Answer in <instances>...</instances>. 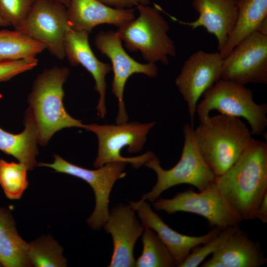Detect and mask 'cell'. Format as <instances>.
Instances as JSON below:
<instances>
[{
    "instance_id": "obj_3",
    "label": "cell",
    "mask_w": 267,
    "mask_h": 267,
    "mask_svg": "<svg viewBox=\"0 0 267 267\" xmlns=\"http://www.w3.org/2000/svg\"><path fill=\"white\" fill-rule=\"evenodd\" d=\"M194 133L199 151L215 176L236 162L253 138L240 118L222 114L200 122Z\"/></svg>"
},
{
    "instance_id": "obj_19",
    "label": "cell",
    "mask_w": 267,
    "mask_h": 267,
    "mask_svg": "<svg viewBox=\"0 0 267 267\" xmlns=\"http://www.w3.org/2000/svg\"><path fill=\"white\" fill-rule=\"evenodd\" d=\"M202 267H260L267 264L258 242L238 227Z\"/></svg>"
},
{
    "instance_id": "obj_17",
    "label": "cell",
    "mask_w": 267,
    "mask_h": 267,
    "mask_svg": "<svg viewBox=\"0 0 267 267\" xmlns=\"http://www.w3.org/2000/svg\"><path fill=\"white\" fill-rule=\"evenodd\" d=\"M192 5L199 13L191 22L180 21L192 29L204 27L216 38L220 52L224 47L236 23L237 10L236 0H192Z\"/></svg>"
},
{
    "instance_id": "obj_12",
    "label": "cell",
    "mask_w": 267,
    "mask_h": 267,
    "mask_svg": "<svg viewBox=\"0 0 267 267\" xmlns=\"http://www.w3.org/2000/svg\"><path fill=\"white\" fill-rule=\"evenodd\" d=\"M122 40L117 31H100L96 35L94 44L103 54L109 58L113 71L112 92L118 101L117 124L127 122L128 119L123 99L124 91L128 79L132 75L141 73L149 77H156L158 68L153 62L139 63L125 50Z\"/></svg>"
},
{
    "instance_id": "obj_34",
    "label": "cell",
    "mask_w": 267,
    "mask_h": 267,
    "mask_svg": "<svg viewBox=\"0 0 267 267\" xmlns=\"http://www.w3.org/2000/svg\"><path fill=\"white\" fill-rule=\"evenodd\" d=\"M0 267H1V265H0Z\"/></svg>"
},
{
    "instance_id": "obj_6",
    "label": "cell",
    "mask_w": 267,
    "mask_h": 267,
    "mask_svg": "<svg viewBox=\"0 0 267 267\" xmlns=\"http://www.w3.org/2000/svg\"><path fill=\"white\" fill-rule=\"evenodd\" d=\"M137 18L118 28L117 32L126 47L139 51L147 62L169 63V56L175 57L176 48L168 36L169 25L160 13L158 6L139 5Z\"/></svg>"
},
{
    "instance_id": "obj_22",
    "label": "cell",
    "mask_w": 267,
    "mask_h": 267,
    "mask_svg": "<svg viewBox=\"0 0 267 267\" xmlns=\"http://www.w3.org/2000/svg\"><path fill=\"white\" fill-rule=\"evenodd\" d=\"M236 5L237 16L235 26L220 52L223 58L241 40L257 31L267 20V0H236Z\"/></svg>"
},
{
    "instance_id": "obj_9",
    "label": "cell",
    "mask_w": 267,
    "mask_h": 267,
    "mask_svg": "<svg viewBox=\"0 0 267 267\" xmlns=\"http://www.w3.org/2000/svg\"><path fill=\"white\" fill-rule=\"evenodd\" d=\"M54 157L53 163H40L38 166L48 167L56 172L81 178L91 186L95 195V206L87 222L92 229H99L109 216L108 204L112 187L117 180L126 176L124 170L127 163H109L96 170H89L72 164L58 155H54Z\"/></svg>"
},
{
    "instance_id": "obj_33",
    "label": "cell",
    "mask_w": 267,
    "mask_h": 267,
    "mask_svg": "<svg viewBox=\"0 0 267 267\" xmlns=\"http://www.w3.org/2000/svg\"><path fill=\"white\" fill-rule=\"evenodd\" d=\"M9 26H10L9 24H8L0 18V27H4Z\"/></svg>"
},
{
    "instance_id": "obj_16",
    "label": "cell",
    "mask_w": 267,
    "mask_h": 267,
    "mask_svg": "<svg viewBox=\"0 0 267 267\" xmlns=\"http://www.w3.org/2000/svg\"><path fill=\"white\" fill-rule=\"evenodd\" d=\"M89 33L77 31L70 27L66 34L64 51L71 66H83L93 77L94 89L99 94L96 110L99 117L104 118L106 114L105 98L107 84L106 75L112 70L108 63L100 61L95 56L89 43Z\"/></svg>"
},
{
    "instance_id": "obj_14",
    "label": "cell",
    "mask_w": 267,
    "mask_h": 267,
    "mask_svg": "<svg viewBox=\"0 0 267 267\" xmlns=\"http://www.w3.org/2000/svg\"><path fill=\"white\" fill-rule=\"evenodd\" d=\"M104 228L112 237L113 251L110 267H134L135 243L144 229L130 205L119 204L109 212Z\"/></svg>"
},
{
    "instance_id": "obj_10",
    "label": "cell",
    "mask_w": 267,
    "mask_h": 267,
    "mask_svg": "<svg viewBox=\"0 0 267 267\" xmlns=\"http://www.w3.org/2000/svg\"><path fill=\"white\" fill-rule=\"evenodd\" d=\"M70 27L65 5L56 0H36L27 18L15 30L43 43L51 54L62 60Z\"/></svg>"
},
{
    "instance_id": "obj_24",
    "label": "cell",
    "mask_w": 267,
    "mask_h": 267,
    "mask_svg": "<svg viewBox=\"0 0 267 267\" xmlns=\"http://www.w3.org/2000/svg\"><path fill=\"white\" fill-rule=\"evenodd\" d=\"M141 235L143 249L141 255L135 261V267H177L171 253L152 229L144 228Z\"/></svg>"
},
{
    "instance_id": "obj_23",
    "label": "cell",
    "mask_w": 267,
    "mask_h": 267,
    "mask_svg": "<svg viewBox=\"0 0 267 267\" xmlns=\"http://www.w3.org/2000/svg\"><path fill=\"white\" fill-rule=\"evenodd\" d=\"M46 47L16 30H0V61L35 57Z\"/></svg>"
},
{
    "instance_id": "obj_27",
    "label": "cell",
    "mask_w": 267,
    "mask_h": 267,
    "mask_svg": "<svg viewBox=\"0 0 267 267\" xmlns=\"http://www.w3.org/2000/svg\"><path fill=\"white\" fill-rule=\"evenodd\" d=\"M238 227L235 225L222 229L214 238L202 246L194 248L178 267H198L206 257L216 252Z\"/></svg>"
},
{
    "instance_id": "obj_15",
    "label": "cell",
    "mask_w": 267,
    "mask_h": 267,
    "mask_svg": "<svg viewBox=\"0 0 267 267\" xmlns=\"http://www.w3.org/2000/svg\"><path fill=\"white\" fill-rule=\"evenodd\" d=\"M129 204L137 212L143 227L151 228L157 234L171 253L178 267L194 248L211 240L222 229L214 227L207 233L201 236L184 235L167 225L153 211L146 200L131 201Z\"/></svg>"
},
{
    "instance_id": "obj_28",
    "label": "cell",
    "mask_w": 267,
    "mask_h": 267,
    "mask_svg": "<svg viewBox=\"0 0 267 267\" xmlns=\"http://www.w3.org/2000/svg\"><path fill=\"white\" fill-rule=\"evenodd\" d=\"M36 0H0V18L15 29L25 20Z\"/></svg>"
},
{
    "instance_id": "obj_32",
    "label": "cell",
    "mask_w": 267,
    "mask_h": 267,
    "mask_svg": "<svg viewBox=\"0 0 267 267\" xmlns=\"http://www.w3.org/2000/svg\"><path fill=\"white\" fill-rule=\"evenodd\" d=\"M61 3H62V4H63L64 5H65L66 7L67 8L69 5V3H70V0H56Z\"/></svg>"
},
{
    "instance_id": "obj_18",
    "label": "cell",
    "mask_w": 267,
    "mask_h": 267,
    "mask_svg": "<svg viewBox=\"0 0 267 267\" xmlns=\"http://www.w3.org/2000/svg\"><path fill=\"white\" fill-rule=\"evenodd\" d=\"M69 0L67 8L69 25L77 31L90 33L93 28L102 24L119 28L135 18L134 8H115L98 0Z\"/></svg>"
},
{
    "instance_id": "obj_1",
    "label": "cell",
    "mask_w": 267,
    "mask_h": 267,
    "mask_svg": "<svg viewBox=\"0 0 267 267\" xmlns=\"http://www.w3.org/2000/svg\"><path fill=\"white\" fill-rule=\"evenodd\" d=\"M214 182L232 210L242 220H253L267 193V144L251 139L236 162Z\"/></svg>"
},
{
    "instance_id": "obj_26",
    "label": "cell",
    "mask_w": 267,
    "mask_h": 267,
    "mask_svg": "<svg viewBox=\"0 0 267 267\" xmlns=\"http://www.w3.org/2000/svg\"><path fill=\"white\" fill-rule=\"evenodd\" d=\"M28 167L19 162L0 159V185L10 200L20 199L28 185Z\"/></svg>"
},
{
    "instance_id": "obj_8",
    "label": "cell",
    "mask_w": 267,
    "mask_h": 267,
    "mask_svg": "<svg viewBox=\"0 0 267 267\" xmlns=\"http://www.w3.org/2000/svg\"><path fill=\"white\" fill-rule=\"evenodd\" d=\"M153 206L155 210L168 214L182 212L200 215L211 226L221 229L239 225L242 221L227 204L214 181L199 192L191 189L178 192L172 198L157 199Z\"/></svg>"
},
{
    "instance_id": "obj_20",
    "label": "cell",
    "mask_w": 267,
    "mask_h": 267,
    "mask_svg": "<svg viewBox=\"0 0 267 267\" xmlns=\"http://www.w3.org/2000/svg\"><path fill=\"white\" fill-rule=\"evenodd\" d=\"M24 129L14 134L0 128V150L15 157L19 162L32 170L38 165L36 156L39 153L36 126L32 112L28 108L24 118Z\"/></svg>"
},
{
    "instance_id": "obj_7",
    "label": "cell",
    "mask_w": 267,
    "mask_h": 267,
    "mask_svg": "<svg viewBox=\"0 0 267 267\" xmlns=\"http://www.w3.org/2000/svg\"><path fill=\"white\" fill-rule=\"evenodd\" d=\"M154 122L146 124L125 122L117 125H85L84 129L94 133L98 139V152L94 162L95 168L116 162L130 163L138 168L155 156L148 151L134 157H124L121 151L128 147V151L135 153L140 151L146 140V135L155 125Z\"/></svg>"
},
{
    "instance_id": "obj_11",
    "label": "cell",
    "mask_w": 267,
    "mask_h": 267,
    "mask_svg": "<svg viewBox=\"0 0 267 267\" xmlns=\"http://www.w3.org/2000/svg\"><path fill=\"white\" fill-rule=\"evenodd\" d=\"M221 79L242 85L267 84V35L255 31L223 58Z\"/></svg>"
},
{
    "instance_id": "obj_25",
    "label": "cell",
    "mask_w": 267,
    "mask_h": 267,
    "mask_svg": "<svg viewBox=\"0 0 267 267\" xmlns=\"http://www.w3.org/2000/svg\"><path fill=\"white\" fill-rule=\"evenodd\" d=\"M28 256L31 266L36 267L67 266L62 247L49 235L29 243Z\"/></svg>"
},
{
    "instance_id": "obj_30",
    "label": "cell",
    "mask_w": 267,
    "mask_h": 267,
    "mask_svg": "<svg viewBox=\"0 0 267 267\" xmlns=\"http://www.w3.org/2000/svg\"><path fill=\"white\" fill-rule=\"evenodd\" d=\"M102 3L118 9L133 8L139 5H148L150 0H98Z\"/></svg>"
},
{
    "instance_id": "obj_31",
    "label": "cell",
    "mask_w": 267,
    "mask_h": 267,
    "mask_svg": "<svg viewBox=\"0 0 267 267\" xmlns=\"http://www.w3.org/2000/svg\"><path fill=\"white\" fill-rule=\"evenodd\" d=\"M255 219H258L263 223L267 222V193L264 196L257 208Z\"/></svg>"
},
{
    "instance_id": "obj_29",
    "label": "cell",
    "mask_w": 267,
    "mask_h": 267,
    "mask_svg": "<svg viewBox=\"0 0 267 267\" xmlns=\"http://www.w3.org/2000/svg\"><path fill=\"white\" fill-rule=\"evenodd\" d=\"M38 62L35 57L0 61V82L8 81L20 73L31 70L37 66Z\"/></svg>"
},
{
    "instance_id": "obj_4",
    "label": "cell",
    "mask_w": 267,
    "mask_h": 267,
    "mask_svg": "<svg viewBox=\"0 0 267 267\" xmlns=\"http://www.w3.org/2000/svg\"><path fill=\"white\" fill-rule=\"evenodd\" d=\"M202 96L196 109L200 122L207 119L212 111L217 110L224 115L245 119L252 135L265 134L267 127V104L256 102L250 89L221 79Z\"/></svg>"
},
{
    "instance_id": "obj_13",
    "label": "cell",
    "mask_w": 267,
    "mask_h": 267,
    "mask_svg": "<svg viewBox=\"0 0 267 267\" xmlns=\"http://www.w3.org/2000/svg\"><path fill=\"white\" fill-rule=\"evenodd\" d=\"M223 59L219 51L198 50L186 60L176 79V86L187 104L192 126L199 99L221 79Z\"/></svg>"
},
{
    "instance_id": "obj_21",
    "label": "cell",
    "mask_w": 267,
    "mask_h": 267,
    "mask_svg": "<svg viewBox=\"0 0 267 267\" xmlns=\"http://www.w3.org/2000/svg\"><path fill=\"white\" fill-rule=\"evenodd\" d=\"M29 243L17 231L11 212L0 206V264L4 267L31 266Z\"/></svg>"
},
{
    "instance_id": "obj_5",
    "label": "cell",
    "mask_w": 267,
    "mask_h": 267,
    "mask_svg": "<svg viewBox=\"0 0 267 267\" xmlns=\"http://www.w3.org/2000/svg\"><path fill=\"white\" fill-rule=\"evenodd\" d=\"M182 131L183 146L180 158L175 166L164 169L155 156L144 164L155 172L157 181L149 192L142 195L140 200L153 202L164 191L181 184L192 185L201 191L214 180L216 176L197 146L193 126L186 124Z\"/></svg>"
},
{
    "instance_id": "obj_2",
    "label": "cell",
    "mask_w": 267,
    "mask_h": 267,
    "mask_svg": "<svg viewBox=\"0 0 267 267\" xmlns=\"http://www.w3.org/2000/svg\"><path fill=\"white\" fill-rule=\"evenodd\" d=\"M69 73L68 68L55 66L43 70L34 81L28 102L41 145H46L52 135L64 128H84L85 125L71 116L63 105V86Z\"/></svg>"
}]
</instances>
